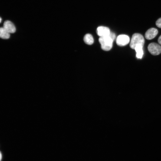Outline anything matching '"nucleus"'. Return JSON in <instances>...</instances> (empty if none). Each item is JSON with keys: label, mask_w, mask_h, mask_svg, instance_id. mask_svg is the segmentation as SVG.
<instances>
[{"label": "nucleus", "mask_w": 161, "mask_h": 161, "mask_svg": "<svg viewBox=\"0 0 161 161\" xmlns=\"http://www.w3.org/2000/svg\"><path fill=\"white\" fill-rule=\"evenodd\" d=\"M145 40L143 36L140 34L136 33L134 34L132 37L130 43L131 48L135 49L136 46L141 45L144 46Z\"/></svg>", "instance_id": "2"}, {"label": "nucleus", "mask_w": 161, "mask_h": 161, "mask_svg": "<svg viewBox=\"0 0 161 161\" xmlns=\"http://www.w3.org/2000/svg\"><path fill=\"white\" fill-rule=\"evenodd\" d=\"M158 33V31L157 29L152 28L148 29L146 32L145 37L148 40H151L155 38Z\"/></svg>", "instance_id": "6"}, {"label": "nucleus", "mask_w": 161, "mask_h": 161, "mask_svg": "<svg viewBox=\"0 0 161 161\" xmlns=\"http://www.w3.org/2000/svg\"><path fill=\"white\" fill-rule=\"evenodd\" d=\"M10 33L4 27L0 28V37L4 39H8L10 38Z\"/></svg>", "instance_id": "8"}, {"label": "nucleus", "mask_w": 161, "mask_h": 161, "mask_svg": "<svg viewBox=\"0 0 161 161\" xmlns=\"http://www.w3.org/2000/svg\"><path fill=\"white\" fill-rule=\"evenodd\" d=\"M1 21H0V22H1V21H2V18H1Z\"/></svg>", "instance_id": "14"}, {"label": "nucleus", "mask_w": 161, "mask_h": 161, "mask_svg": "<svg viewBox=\"0 0 161 161\" xmlns=\"http://www.w3.org/2000/svg\"><path fill=\"white\" fill-rule=\"evenodd\" d=\"M84 40L86 44L89 45H92L94 41L92 36L90 34H87L85 35Z\"/></svg>", "instance_id": "9"}, {"label": "nucleus", "mask_w": 161, "mask_h": 161, "mask_svg": "<svg viewBox=\"0 0 161 161\" xmlns=\"http://www.w3.org/2000/svg\"><path fill=\"white\" fill-rule=\"evenodd\" d=\"M97 33L100 37H104L109 35L110 33V29L105 26H100L96 30Z\"/></svg>", "instance_id": "5"}, {"label": "nucleus", "mask_w": 161, "mask_h": 161, "mask_svg": "<svg viewBox=\"0 0 161 161\" xmlns=\"http://www.w3.org/2000/svg\"><path fill=\"white\" fill-rule=\"evenodd\" d=\"M156 25L158 27L161 28V18L159 19L156 21Z\"/></svg>", "instance_id": "11"}, {"label": "nucleus", "mask_w": 161, "mask_h": 161, "mask_svg": "<svg viewBox=\"0 0 161 161\" xmlns=\"http://www.w3.org/2000/svg\"><path fill=\"white\" fill-rule=\"evenodd\" d=\"M116 38L115 34L111 32L107 36L100 37L99 41L102 49L105 51L110 50L113 47V42Z\"/></svg>", "instance_id": "1"}, {"label": "nucleus", "mask_w": 161, "mask_h": 161, "mask_svg": "<svg viewBox=\"0 0 161 161\" xmlns=\"http://www.w3.org/2000/svg\"><path fill=\"white\" fill-rule=\"evenodd\" d=\"M117 44L120 46H124L127 45L130 41V39L128 36L122 35H119L116 38Z\"/></svg>", "instance_id": "4"}, {"label": "nucleus", "mask_w": 161, "mask_h": 161, "mask_svg": "<svg viewBox=\"0 0 161 161\" xmlns=\"http://www.w3.org/2000/svg\"><path fill=\"white\" fill-rule=\"evenodd\" d=\"M2 158V155L1 152V161Z\"/></svg>", "instance_id": "13"}, {"label": "nucleus", "mask_w": 161, "mask_h": 161, "mask_svg": "<svg viewBox=\"0 0 161 161\" xmlns=\"http://www.w3.org/2000/svg\"><path fill=\"white\" fill-rule=\"evenodd\" d=\"M142 46L141 45H139L136 46L135 50L136 52V56L138 58L141 59L144 54Z\"/></svg>", "instance_id": "10"}, {"label": "nucleus", "mask_w": 161, "mask_h": 161, "mask_svg": "<svg viewBox=\"0 0 161 161\" xmlns=\"http://www.w3.org/2000/svg\"><path fill=\"white\" fill-rule=\"evenodd\" d=\"M159 43L161 45V35L159 37L158 40Z\"/></svg>", "instance_id": "12"}, {"label": "nucleus", "mask_w": 161, "mask_h": 161, "mask_svg": "<svg viewBox=\"0 0 161 161\" xmlns=\"http://www.w3.org/2000/svg\"><path fill=\"white\" fill-rule=\"evenodd\" d=\"M149 53L153 55H157L161 53V47L158 44L155 43L150 44L148 47Z\"/></svg>", "instance_id": "3"}, {"label": "nucleus", "mask_w": 161, "mask_h": 161, "mask_svg": "<svg viewBox=\"0 0 161 161\" xmlns=\"http://www.w3.org/2000/svg\"><path fill=\"white\" fill-rule=\"evenodd\" d=\"M3 27L10 34L14 33L16 31V28L14 24L9 20L4 22Z\"/></svg>", "instance_id": "7"}]
</instances>
